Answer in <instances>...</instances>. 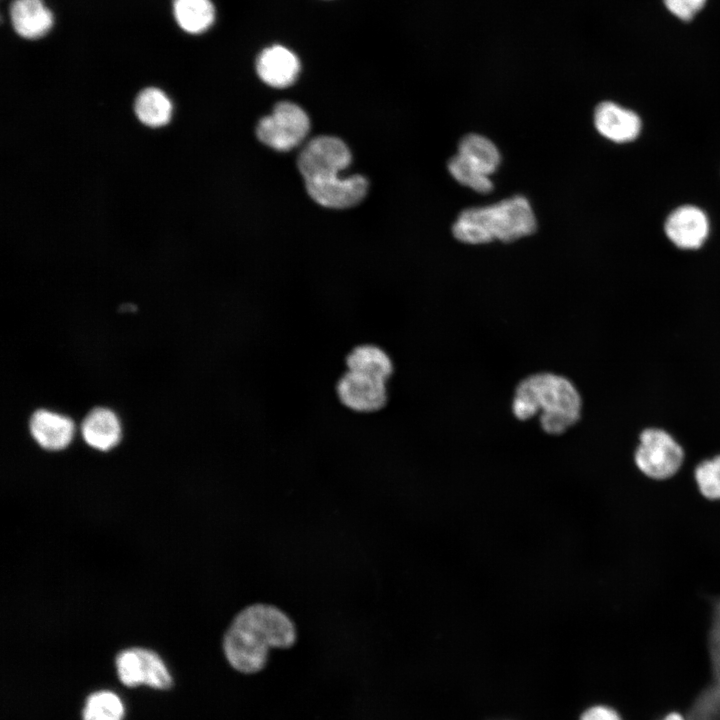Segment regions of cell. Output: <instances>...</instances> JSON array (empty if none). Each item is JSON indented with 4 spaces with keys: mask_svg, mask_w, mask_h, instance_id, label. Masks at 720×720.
<instances>
[{
    "mask_svg": "<svg viewBox=\"0 0 720 720\" xmlns=\"http://www.w3.org/2000/svg\"><path fill=\"white\" fill-rule=\"evenodd\" d=\"M297 638L295 623L282 609L254 603L238 612L227 628L223 651L237 671L253 674L268 661L270 648H289Z\"/></svg>",
    "mask_w": 720,
    "mask_h": 720,
    "instance_id": "obj_1",
    "label": "cell"
},
{
    "mask_svg": "<svg viewBox=\"0 0 720 720\" xmlns=\"http://www.w3.org/2000/svg\"><path fill=\"white\" fill-rule=\"evenodd\" d=\"M582 406V397L569 378L541 371L526 376L517 384L511 409L520 421L538 414L545 433L561 435L578 423Z\"/></svg>",
    "mask_w": 720,
    "mask_h": 720,
    "instance_id": "obj_2",
    "label": "cell"
},
{
    "mask_svg": "<svg viewBox=\"0 0 720 720\" xmlns=\"http://www.w3.org/2000/svg\"><path fill=\"white\" fill-rule=\"evenodd\" d=\"M346 370L337 379L336 397L340 404L357 414H373L389 401L388 382L394 373L390 354L381 346L363 343L345 356Z\"/></svg>",
    "mask_w": 720,
    "mask_h": 720,
    "instance_id": "obj_3",
    "label": "cell"
},
{
    "mask_svg": "<svg viewBox=\"0 0 720 720\" xmlns=\"http://www.w3.org/2000/svg\"><path fill=\"white\" fill-rule=\"evenodd\" d=\"M536 227L529 201L515 195L492 205L464 209L454 222L452 233L466 244L494 240L508 243L533 234Z\"/></svg>",
    "mask_w": 720,
    "mask_h": 720,
    "instance_id": "obj_4",
    "label": "cell"
},
{
    "mask_svg": "<svg viewBox=\"0 0 720 720\" xmlns=\"http://www.w3.org/2000/svg\"><path fill=\"white\" fill-rule=\"evenodd\" d=\"M348 146L334 136H318L309 141L298 156L297 166L306 189L337 184L340 172L351 163Z\"/></svg>",
    "mask_w": 720,
    "mask_h": 720,
    "instance_id": "obj_5",
    "label": "cell"
},
{
    "mask_svg": "<svg viewBox=\"0 0 720 720\" xmlns=\"http://www.w3.org/2000/svg\"><path fill=\"white\" fill-rule=\"evenodd\" d=\"M310 130L306 112L297 104L283 101L275 105L270 115L261 118L256 126L260 142L277 151H289L298 146Z\"/></svg>",
    "mask_w": 720,
    "mask_h": 720,
    "instance_id": "obj_6",
    "label": "cell"
},
{
    "mask_svg": "<svg viewBox=\"0 0 720 720\" xmlns=\"http://www.w3.org/2000/svg\"><path fill=\"white\" fill-rule=\"evenodd\" d=\"M635 463L647 477L664 480L672 477L684 460L682 447L666 431L648 428L640 435L635 451Z\"/></svg>",
    "mask_w": 720,
    "mask_h": 720,
    "instance_id": "obj_7",
    "label": "cell"
},
{
    "mask_svg": "<svg viewBox=\"0 0 720 720\" xmlns=\"http://www.w3.org/2000/svg\"><path fill=\"white\" fill-rule=\"evenodd\" d=\"M115 665L120 681L128 687L145 684L156 689H168L172 685L165 663L152 650L140 647L122 650L116 656Z\"/></svg>",
    "mask_w": 720,
    "mask_h": 720,
    "instance_id": "obj_8",
    "label": "cell"
},
{
    "mask_svg": "<svg viewBox=\"0 0 720 720\" xmlns=\"http://www.w3.org/2000/svg\"><path fill=\"white\" fill-rule=\"evenodd\" d=\"M665 232L677 247L697 249L708 236L709 222L701 209L689 205L681 206L668 216Z\"/></svg>",
    "mask_w": 720,
    "mask_h": 720,
    "instance_id": "obj_9",
    "label": "cell"
},
{
    "mask_svg": "<svg viewBox=\"0 0 720 720\" xmlns=\"http://www.w3.org/2000/svg\"><path fill=\"white\" fill-rule=\"evenodd\" d=\"M300 63L297 56L280 45L264 49L256 60V71L260 79L274 88L292 85L299 73Z\"/></svg>",
    "mask_w": 720,
    "mask_h": 720,
    "instance_id": "obj_10",
    "label": "cell"
},
{
    "mask_svg": "<svg viewBox=\"0 0 720 720\" xmlns=\"http://www.w3.org/2000/svg\"><path fill=\"white\" fill-rule=\"evenodd\" d=\"M594 124L601 135L617 143L634 140L641 130V120L637 114L609 101L596 107Z\"/></svg>",
    "mask_w": 720,
    "mask_h": 720,
    "instance_id": "obj_11",
    "label": "cell"
},
{
    "mask_svg": "<svg viewBox=\"0 0 720 720\" xmlns=\"http://www.w3.org/2000/svg\"><path fill=\"white\" fill-rule=\"evenodd\" d=\"M30 432L44 449L61 450L67 447L74 434L73 421L48 410H37L30 420Z\"/></svg>",
    "mask_w": 720,
    "mask_h": 720,
    "instance_id": "obj_12",
    "label": "cell"
},
{
    "mask_svg": "<svg viewBox=\"0 0 720 720\" xmlns=\"http://www.w3.org/2000/svg\"><path fill=\"white\" fill-rule=\"evenodd\" d=\"M10 16L15 31L27 39L45 35L53 25V16L42 0H14Z\"/></svg>",
    "mask_w": 720,
    "mask_h": 720,
    "instance_id": "obj_13",
    "label": "cell"
},
{
    "mask_svg": "<svg viewBox=\"0 0 720 720\" xmlns=\"http://www.w3.org/2000/svg\"><path fill=\"white\" fill-rule=\"evenodd\" d=\"M82 436L85 442L101 451H107L118 444L121 426L116 414L107 408H94L82 422Z\"/></svg>",
    "mask_w": 720,
    "mask_h": 720,
    "instance_id": "obj_14",
    "label": "cell"
},
{
    "mask_svg": "<svg viewBox=\"0 0 720 720\" xmlns=\"http://www.w3.org/2000/svg\"><path fill=\"white\" fill-rule=\"evenodd\" d=\"M457 155L470 169L487 177L497 170L501 161L495 144L478 134L462 137L458 144Z\"/></svg>",
    "mask_w": 720,
    "mask_h": 720,
    "instance_id": "obj_15",
    "label": "cell"
},
{
    "mask_svg": "<svg viewBox=\"0 0 720 720\" xmlns=\"http://www.w3.org/2000/svg\"><path fill=\"white\" fill-rule=\"evenodd\" d=\"M173 10L179 26L192 34L206 31L215 19L210 0H174Z\"/></svg>",
    "mask_w": 720,
    "mask_h": 720,
    "instance_id": "obj_16",
    "label": "cell"
},
{
    "mask_svg": "<svg viewBox=\"0 0 720 720\" xmlns=\"http://www.w3.org/2000/svg\"><path fill=\"white\" fill-rule=\"evenodd\" d=\"M135 112L139 120L145 125L160 127L169 122L172 114V103L161 90L147 88L137 96Z\"/></svg>",
    "mask_w": 720,
    "mask_h": 720,
    "instance_id": "obj_17",
    "label": "cell"
},
{
    "mask_svg": "<svg viewBox=\"0 0 720 720\" xmlns=\"http://www.w3.org/2000/svg\"><path fill=\"white\" fill-rule=\"evenodd\" d=\"M124 706L114 692L101 690L90 694L85 702L83 720H122Z\"/></svg>",
    "mask_w": 720,
    "mask_h": 720,
    "instance_id": "obj_18",
    "label": "cell"
},
{
    "mask_svg": "<svg viewBox=\"0 0 720 720\" xmlns=\"http://www.w3.org/2000/svg\"><path fill=\"white\" fill-rule=\"evenodd\" d=\"M700 493L709 500H720V455L701 462L695 469Z\"/></svg>",
    "mask_w": 720,
    "mask_h": 720,
    "instance_id": "obj_19",
    "label": "cell"
},
{
    "mask_svg": "<svg viewBox=\"0 0 720 720\" xmlns=\"http://www.w3.org/2000/svg\"><path fill=\"white\" fill-rule=\"evenodd\" d=\"M447 167L452 177L461 185L467 186L478 193L492 191L493 183L490 178L470 169L458 155L449 159Z\"/></svg>",
    "mask_w": 720,
    "mask_h": 720,
    "instance_id": "obj_20",
    "label": "cell"
},
{
    "mask_svg": "<svg viewBox=\"0 0 720 720\" xmlns=\"http://www.w3.org/2000/svg\"><path fill=\"white\" fill-rule=\"evenodd\" d=\"M667 9L683 21L691 20L705 5L706 0H663Z\"/></svg>",
    "mask_w": 720,
    "mask_h": 720,
    "instance_id": "obj_21",
    "label": "cell"
},
{
    "mask_svg": "<svg viewBox=\"0 0 720 720\" xmlns=\"http://www.w3.org/2000/svg\"><path fill=\"white\" fill-rule=\"evenodd\" d=\"M580 720H623V718L609 706L595 705L584 711Z\"/></svg>",
    "mask_w": 720,
    "mask_h": 720,
    "instance_id": "obj_22",
    "label": "cell"
},
{
    "mask_svg": "<svg viewBox=\"0 0 720 720\" xmlns=\"http://www.w3.org/2000/svg\"><path fill=\"white\" fill-rule=\"evenodd\" d=\"M661 720H686L681 712L671 711L665 714Z\"/></svg>",
    "mask_w": 720,
    "mask_h": 720,
    "instance_id": "obj_23",
    "label": "cell"
}]
</instances>
